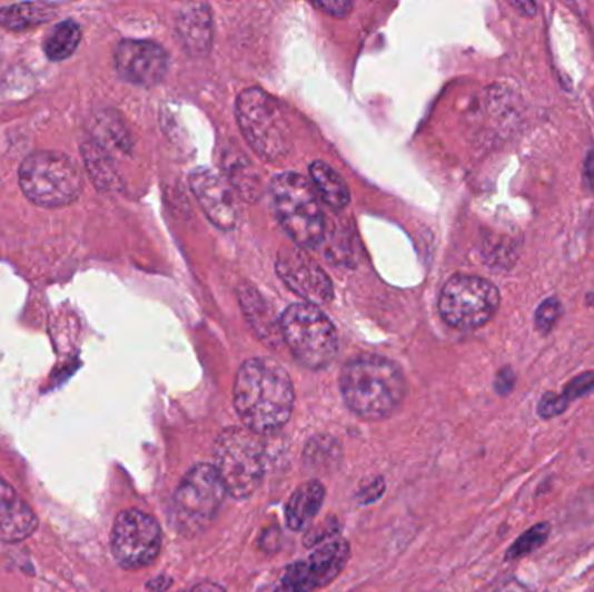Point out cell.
Here are the masks:
<instances>
[{"label":"cell","instance_id":"ba28073f","mask_svg":"<svg viewBox=\"0 0 594 592\" xmlns=\"http://www.w3.org/2000/svg\"><path fill=\"white\" fill-rule=\"evenodd\" d=\"M281 336L303 367L324 371L334 364L339 349L337 330L318 306L299 303L281 316Z\"/></svg>","mask_w":594,"mask_h":592},{"label":"cell","instance_id":"7402d4cb","mask_svg":"<svg viewBox=\"0 0 594 592\" xmlns=\"http://www.w3.org/2000/svg\"><path fill=\"white\" fill-rule=\"evenodd\" d=\"M82 39L80 24L73 20L63 21L55 28V32L48 37L44 52L51 61H63L76 52Z\"/></svg>","mask_w":594,"mask_h":592},{"label":"cell","instance_id":"8992f818","mask_svg":"<svg viewBox=\"0 0 594 592\" xmlns=\"http://www.w3.org/2000/svg\"><path fill=\"white\" fill-rule=\"evenodd\" d=\"M270 191L278 223L294 244L317 249L325 237V216L314 186L296 172H284L271 181Z\"/></svg>","mask_w":594,"mask_h":592},{"label":"cell","instance_id":"52a82bcc","mask_svg":"<svg viewBox=\"0 0 594 592\" xmlns=\"http://www.w3.org/2000/svg\"><path fill=\"white\" fill-rule=\"evenodd\" d=\"M24 197L44 209L70 206L82 191V176L72 158L58 151H36L20 167Z\"/></svg>","mask_w":594,"mask_h":592},{"label":"cell","instance_id":"d6a6232c","mask_svg":"<svg viewBox=\"0 0 594 592\" xmlns=\"http://www.w3.org/2000/svg\"><path fill=\"white\" fill-rule=\"evenodd\" d=\"M492 592H532L531 588H527V585L523 584L522 581H518L516 576H512V579H507L506 582H504L501 588L495 589V591Z\"/></svg>","mask_w":594,"mask_h":592},{"label":"cell","instance_id":"d6986e66","mask_svg":"<svg viewBox=\"0 0 594 592\" xmlns=\"http://www.w3.org/2000/svg\"><path fill=\"white\" fill-rule=\"evenodd\" d=\"M309 176L314 182L315 194L321 198L324 204L333 210H343L349 204V190L345 179L337 175L329 164L317 162L309 166Z\"/></svg>","mask_w":594,"mask_h":592},{"label":"cell","instance_id":"4fadbf2b","mask_svg":"<svg viewBox=\"0 0 594 592\" xmlns=\"http://www.w3.org/2000/svg\"><path fill=\"white\" fill-rule=\"evenodd\" d=\"M116 68L126 82L154 88L167 76L169 55L150 40H122L116 49Z\"/></svg>","mask_w":594,"mask_h":592},{"label":"cell","instance_id":"d590c367","mask_svg":"<svg viewBox=\"0 0 594 592\" xmlns=\"http://www.w3.org/2000/svg\"><path fill=\"white\" fill-rule=\"evenodd\" d=\"M515 6L516 9H522L523 11V14H525V17H535V12H537V4H534V2H527V4H518V2H515Z\"/></svg>","mask_w":594,"mask_h":592},{"label":"cell","instance_id":"7a4b0ae2","mask_svg":"<svg viewBox=\"0 0 594 592\" xmlns=\"http://www.w3.org/2000/svg\"><path fill=\"white\" fill-rule=\"evenodd\" d=\"M339 387L346 407L370 423L392 417L407 396L402 368L379 355H360L346 362Z\"/></svg>","mask_w":594,"mask_h":592},{"label":"cell","instance_id":"1f68e13d","mask_svg":"<svg viewBox=\"0 0 594 592\" xmlns=\"http://www.w3.org/2000/svg\"><path fill=\"white\" fill-rule=\"evenodd\" d=\"M315 9H320V11L329 12L333 17L345 18L349 11L353 9L352 2H325V4H318L315 2Z\"/></svg>","mask_w":594,"mask_h":592},{"label":"cell","instance_id":"4dcf8cb0","mask_svg":"<svg viewBox=\"0 0 594 592\" xmlns=\"http://www.w3.org/2000/svg\"><path fill=\"white\" fill-rule=\"evenodd\" d=\"M383 492H385V482L383 478H377L373 485L360 490L358 497H360L362 504H370V502H376L377 499L383 497Z\"/></svg>","mask_w":594,"mask_h":592},{"label":"cell","instance_id":"484cf974","mask_svg":"<svg viewBox=\"0 0 594 592\" xmlns=\"http://www.w3.org/2000/svg\"><path fill=\"white\" fill-rule=\"evenodd\" d=\"M594 393V371L583 372V374L575 375L563 386L562 396L563 402L567 403L571 407L572 403L577 399L584 398V396Z\"/></svg>","mask_w":594,"mask_h":592},{"label":"cell","instance_id":"83f0119b","mask_svg":"<svg viewBox=\"0 0 594 592\" xmlns=\"http://www.w3.org/2000/svg\"><path fill=\"white\" fill-rule=\"evenodd\" d=\"M560 315H562V303L558 297H547L535 312V328L547 334L551 328L555 327Z\"/></svg>","mask_w":594,"mask_h":592},{"label":"cell","instance_id":"cb8c5ba5","mask_svg":"<svg viewBox=\"0 0 594 592\" xmlns=\"http://www.w3.org/2000/svg\"><path fill=\"white\" fill-rule=\"evenodd\" d=\"M551 530H553V526H551L550 522H539L519 533L515 542L506 549L504 561L512 563V561L522 560V558L531 556L535 551H539L550 541Z\"/></svg>","mask_w":594,"mask_h":592},{"label":"cell","instance_id":"7c38bea8","mask_svg":"<svg viewBox=\"0 0 594 592\" xmlns=\"http://www.w3.org/2000/svg\"><path fill=\"white\" fill-rule=\"evenodd\" d=\"M277 273L287 287L308 305L324 306L333 299V282L327 273L297 247H287L278 253Z\"/></svg>","mask_w":594,"mask_h":592},{"label":"cell","instance_id":"9a60e30c","mask_svg":"<svg viewBox=\"0 0 594 592\" xmlns=\"http://www.w3.org/2000/svg\"><path fill=\"white\" fill-rule=\"evenodd\" d=\"M39 526L32 507L0 476V542L17 544L32 537Z\"/></svg>","mask_w":594,"mask_h":592},{"label":"cell","instance_id":"d4e9b609","mask_svg":"<svg viewBox=\"0 0 594 592\" xmlns=\"http://www.w3.org/2000/svg\"><path fill=\"white\" fill-rule=\"evenodd\" d=\"M83 157H86V164H88L89 175L95 179L96 185L101 190H113L119 185V178H117L116 169L111 166L110 158L107 157L98 145H83Z\"/></svg>","mask_w":594,"mask_h":592},{"label":"cell","instance_id":"277c9868","mask_svg":"<svg viewBox=\"0 0 594 592\" xmlns=\"http://www.w3.org/2000/svg\"><path fill=\"white\" fill-rule=\"evenodd\" d=\"M235 114L244 138L265 162L280 164L289 157L293 138L277 99L263 89H246L237 98Z\"/></svg>","mask_w":594,"mask_h":592},{"label":"cell","instance_id":"44dd1931","mask_svg":"<svg viewBox=\"0 0 594 592\" xmlns=\"http://www.w3.org/2000/svg\"><path fill=\"white\" fill-rule=\"evenodd\" d=\"M56 17V8L52 4H14L0 8V24L8 30H27L37 24L48 23Z\"/></svg>","mask_w":594,"mask_h":592},{"label":"cell","instance_id":"3957f363","mask_svg":"<svg viewBox=\"0 0 594 592\" xmlns=\"http://www.w3.org/2000/svg\"><path fill=\"white\" fill-rule=\"evenodd\" d=\"M215 464L226 492L235 501L253 497L266 474L265 443L247 427H226L212 446Z\"/></svg>","mask_w":594,"mask_h":592},{"label":"cell","instance_id":"8fae6325","mask_svg":"<svg viewBox=\"0 0 594 592\" xmlns=\"http://www.w3.org/2000/svg\"><path fill=\"white\" fill-rule=\"evenodd\" d=\"M352 547L345 539L318 545L305 560L294 561L281 576L278 592H314L333 584L348 565Z\"/></svg>","mask_w":594,"mask_h":592},{"label":"cell","instance_id":"f546056e","mask_svg":"<svg viewBox=\"0 0 594 592\" xmlns=\"http://www.w3.org/2000/svg\"><path fill=\"white\" fill-rule=\"evenodd\" d=\"M516 374L512 367H503L495 375L494 389L499 396H509L515 392Z\"/></svg>","mask_w":594,"mask_h":592},{"label":"cell","instance_id":"2e32d148","mask_svg":"<svg viewBox=\"0 0 594 592\" xmlns=\"http://www.w3.org/2000/svg\"><path fill=\"white\" fill-rule=\"evenodd\" d=\"M240 305L256 336L277 349L284 343V336H281V322L275 316L274 308L254 288L240 290Z\"/></svg>","mask_w":594,"mask_h":592},{"label":"cell","instance_id":"5b68a950","mask_svg":"<svg viewBox=\"0 0 594 592\" xmlns=\"http://www.w3.org/2000/svg\"><path fill=\"white\" fill-rule=\"evenodd\" d=\"M228 497L225 483L212 464H195L182 476L172 501L176 530L182 537L202 535L216 522L222 502Z\"/></svg>","mask_w":594,"mask_h":592},{"label":"cell","instance_id":"603a6c76","mask_svg":"<svg viewBox=\"0 0 594 592\" xmlns=\"http://www.w3.org/2000/svg\"><path fill=\"white\" fill-rule=\"evenodd\" d=\"M341 458V445L333 436H315L306 445L303 461L306 470L324 471L336 467Z\"/></svg>","mask_w":594,"mask_h":592},{"label":"cell","instance_id":"30bf717a","mask_svg":"<svg viewBox=\"0 0 594 592\" xmlns=\"http://www.w3.org/2000/svg\"><path fill=\"white\" fill-rule=\"evenodd\" d=\"M162 530L150 514L126 510L117 516L111 532V553L123 570H141L159 558Z\"/></svg>","mask_w":594,"mask_h":592},{"label":"cell","instance_id":"4316f807","mask_svg":"<svg viewBox=\"0 0 594 592\" xmlns=\"http://www.w3.org/2000/svg\"><path fill=\"white\" fill-rule=\"evenodd\" d=\"M337 533H339V522L336 517L329 516L324 522L311 523L308 526L303 544L306 547H318V545L325 544V541L336 537Z\"/></svg>","mask_w":594,"mask_h":592},{"label":"cell","instance_id":"e0dca14e","mask_svg":"<svg viewBox=\"0 0 594 592\" xmlns=\"http://www.w3.org/2000/svg\"><path fill=\"white\" fill-rule=\"evenodd\" d=\"M178 33L182 48L191 55H204L212 45V17L207 6L182 8L178 17Z\"/></svg>","mask_w":594,"mask_h":592},{"label":"cell","instance_id":"f1b7e54d","mask_svg":"<svg viewBox=\"0 0 594 592\" xmlns=\"http://www.w3.org/2000/svg\"><path fill=\"white\" fill-rule=\"evenodd\" d=\"M567 411L568 405L563 402L560 393H544V395L541 396L539 402H537V415H539L543 421H551V418L560 417V415L565 414Z\"/></svg>","mask_w":594,"mask_h":592},{"label":"cell","instance_id":"9c48e42d","mask_svg":"<svg viewBox=\"0 0 594 592\" xmlns=\"http://www.w3.org/2000/svg\"><path fill=\"white\" fill-rule=\"evenodd\" d=\"M501 294L492 282L475 275H456L442 288L438 309L445 324L457 330H476L494 318Z\"/></svg>","mask_w":594,"mask_h":592},{"label":"cell","instance_id":"6da1fadb","mask_svg":"<svg viewBox=\"0 0 594 592\" xmlns=\"http://www.w3.org/2000/svg\"><path fill=\"white\" fill-rule=\"evenodd\" d=\"M294 402L296 395L289 372L275 359H247L235 377V411L244 427L256 435H274L286 426Z\"/></svg>","mask_w":594,"mask_h":592},{"label":"cell","instance_id":"836d02e7","mask_svg":"<svg viewBox=\"0 0 594 592\" xmlns=\"http://www.w3.org/2000/svg\"><path fill=\"white\" fill-rule=\"evenodd\" d=\"M147 588L154 592H164L172 588V579L169 575H159L148 581Z\"/></svg>","mask_w":594,"mask_h":592},{"label":"cell","instance_id":"ffe728a7","mask_svg":"<svg viewBox=\"0 0 594 592\" xmlns=\"http://www.w3.org/2000/svg\"><path fill=\"white\" fill-rule=\"evenodd\" d=\"M222 166H225L226 178L235 190H238L240 197L249 201L258 200L261 197L259 175L244 155L225 154Z\"/></svg>","mask_w":594,"mask_h":592},{"label":"cell","instance_id":"5bb4252c","mask_svg":"<svg viewBox=\"0 0 594 592\" xmlns=\"http://www.w3.org/2000/svg\"><path fill=\"white\" fill-rule=\"evenodd\" d=\"M190 186L200 209L212 225L225 231L235 228L238 221L237 204L230 186L221 176L209 169H198L190 176Z\"/></svg>","mask_w":594,"mask_h":592},{"label":"cell","instance_id":"e575fe53","mask_svg":"<svg viewBox=\"0 0 594 592\" xmlns=\"http://www.w3.org/2000/svg\"><path fill=\"white\" fill-rule=\"evenodd\" d=\"M179 592H226L222 585L216 584V582H200V584L194 585L188 591Z\"/></svg>","mask_w":594,"mask_h":592},{"label":"cell","instance_id":"ac0fdd59","mask_svg":"<svg viewBox=\"0 0 594 592\" xmlns=\"http://www.w3.org/2000/svg\"><path fill=\"white\" fill-rule=\"evenodd\" d=\"M325 486L318 480H309L297 486L286 505V523L293 532L308 529L320 513Z\"/></svg>","mask_w":594,"mask_h":592}]
</instances>
